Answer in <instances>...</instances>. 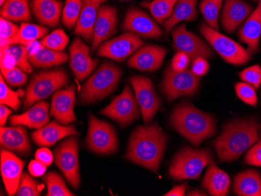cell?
Returning a JSON list of instances; mask_svg holds the SVG:
<instances>
[{
    "label": "cell",
    "mask_w": 261,
    "mask_h": 196,
    "mask_svg": "<svg viewBox=\"0 0 261 196\" xmlns=\"http://www.w3.org/2000/svg\"><path fill=\"white\" fill-rule=\"evenodd\" d=\"M168 137L156 124L139 126L130 135L126 158L152 172L159 171Z\"/></svg>",
    "instance_id": "6da1fadb"
},
{
    "label": "cell",
    "mask_w": 261,
    "mask_h": 196,
    "mask_svg": "<svg viewBox=\"0 0 261 196\" xmlns=\"http://www.w3.org/2000/svg\"><path fill=\"white\" fill-rule=\"evenodd\" d=\"M260 125L255 118L236 120L225 124L215 140V147L221 162H232L259 139Z\"/></svg>",
    "instance_id": "7a4b0ae2"
},
{
    "label": "cell",
    "mask_w": 261,
    "mask_h": 196,
    "mask_svg": "<svg viewBox=\"0 0 261 196\" xmlns=\"http://www.w3.org/2000/svg\"><path fill=\"white\" fill-rule=\"evenodd\" d=\"M170 121L173 128L194 146H199L216 133L215 118L189 103L177 106Z\"/></svg>",
    "instance_id": "3957f363"
},
{
    "label": "cell",
    "mask_w": 261,
    "mask_h": 196,
    "mask_svg": "<svg viewBox=\"0 0 261 196\" xmlns=\"http://www.w3.org/2000/svg\"><path fill=\"white\" fill-rule=\"evenodd\" d=\"M122 71L119 67L105 62L82 86L80 100L82 104H91L112 93L119 84Z\"/></svg>",
    "instance_id": "277c9868"
},
{
    "label": "cell",
    "mask_w": 261,
    "mask_h": 196,
    "mask_svg": "<svg viewBox=\"0 0 261 196\" xmlns=\"http://www.w3.org/2000/svg\"><path fill=\"white\" fill-rule=\"evenodd\" d=\"M214 160V156L208 149L184 148L173 159L169 175L177 181L198 179L203 169Z\"/></svg>",
    "instance_id": "5b68a950"
},
{
    "label": "cell",
    "mask_w": 261,
    "mask_h": 196,
    "mask_svg": "<svg viewBox=\"0 0 261 196\" xmlns=\"http://www.w3.org/2000/svg\"><path fill=\"white\" fill-rule=\"evenodd\" d=\"M69 75L64 69L40 71L35 74L26 91L23 109H28L36 102L42 101L62 89L69 82Z\"/></svg>",
    "instance_id": "8992f818"
},
{
    "label": "cell",
    "mask_w": 261,
    "mask_h": 196,
    "mask_svg": "<svg viewBox=\"0 0 261 196\" xmlns=\"http://www.w3.org/2000/svg\"><path fill=\"white\" fill-rule=\"evenodd\" d=\"M199 30L213 49L228 64L243 65L251 60V54L247 49L207 24H201Z\"/></svg>",
    "instance_id": "52a82bcc"
},
{
    "label": "cell",
    "mask_w": 261,
    "mask_h": 196,
    "mask_svg": "<svg viewBox=\"0 0 261 196\" xmlns=\"http://www.w3.org/2000/svg\"><path fill=\"white\" fill-rule=\"evenodd\" d=\"M86 146L92 153L110 155L117 151L119 142L112 125L90 114Z\"/></svg>",
    "instance_id": "ba28073f"
},
{
    "label": "cell",
    "mask_w": 261,
    "mask_h": 196,
    "mask_svg": "<svg viewBox=\"0 0 261 196\" xmlns=\"http://www.w3.org/2000/svg\"><path fill=\"white\" fill-rule=\"evenodd\" d=\"M199 77L192 72L191 70L175 71L168 67L164 74L161 90L169 101L181 96H192L199 89Z\"/></svg>",
    "instance_id": "9c48e42d"
},
{
    "label": "cell",
    "mask_w": 261,
    "mask_h": 196,
    "mask_svg": "<svg viewBox=\"0 0 261 196\" xmlns=\"http://www.w3.org/2000/svg\"><path fill=\"white\" fill-rule=\"evenodd\" d=\"M55 163L64 174L69 184L77 189L80 185V167L79 159V139L71 136L57 146Z\"/></svg>",
    "instance_id": "30bf717a"
},
{
    "label": "cell",
    "mask_w": 261,
    "mask_h": 196,
    "mask_svg": "<svg viewBox=\"0 0 261 196\" xmlns=\"http://www.w3.org/2000/svg\"><path fill=\"white\" fill-rule=\"evenodd\" d=\"M139 108V102L133 94V90L126 85L121 94L102 109L100 114L125 127L139 119L140 116Z\"/></svg>",
    "instance_id": "8fae6325"
},
{
    "label": "cell",
    "mask_w": 261,
    "mask_h": 196,
    "mask_svg": "<svg viewBox=\"0 0 261 196\" xmlns=\"http://www.w3.org/2000/svg\"><path fill=\"white\" fill-rule=\"evenodd\" d=\"M171 36L174 49L177 52L187 54L191 60L196 59L198 57L211 59L215 57V53L209 45L196 34L188 31L185 24L173 29Z\"/></svg>",
    "instance_id": "7c38bea8"
},
{
    "label": "cell",
    "mask_w": 261,
    "mask_h": 196,
    "mask_svg": "<svg viewBox=\"0 0 261 196\" xmlns=\"http://www.w3.org/2000/svg\"><path fill=\"white\" fill-rule=\"evenodd\" d=\"M130 82L134 89L144 123L150 122L161 107V99L156 95L152 80L142 75L130 77Z\"/></svg>",
    "instance_id": "4fadbf2b"
},
{
    "label": "cell",
    "mask_w": 261,
    "mask_h": 196,
    "mask_svg": "<svg viewBox=\"0 0 261 196\" xmlns=\"http://www.w3.org/2000/svg\"><path fill=\"white\" fill-rule=\"evenodd\" d=\"M143 45L144 42L140 39V36L132 32H126L99 45L96 54L121 62L133 55Z\"/></svg>",
    "instance_id": "5bb4252c"
},
{
    "label": "cell",
    "mask_w": 261,
    "mask_h": 196,
    "mask_svg": "<svg viewBox=\"0 0 261 196\" xmlns=\"http://www.w3.org/2000/svg\"><path fill=\"white\" fill-rule=\"evenodd\" d=\"M122 30L145 39H158L164 35L162 29L149 14L135 7L129 9L126 13Z\"/></svg>",
    "instance_id": "9a60e30c"
},
{
    "label": "cell",
    "mask_w": 261,
    "mask_h": 196,
    "mask_svg": "<svg viewBox=\"0 0 261 196\" xmlns=\"http://www.w3.org/2000/svg\"><path fill=\"white\" fill-rule=\"evenodd\" d=\"M70 67L77 80L89 77L97 67L99 61L90 55V48L80 38H76L70 45Z\"/></svg>",
    "instance_id": "2e32d148"
},
{
    "label": "cell",
    "mask_w": 261,
    "mask_h": 196,
    "mask_svg": "<svg viewBox=\"0 0 261 196\" xmlns=\"http://www.w3.org/2000/svg\"><path fill=\"white\" fill-rule=\"evenodd\" d=\"M75 104V86L74 85L64 90L54 93L51 103L50 114L57 122L67 125L77 121L74 114Z\"/></svg>",
    "instance_id": "e0dca14e"
},
{
    "label": "cell",
    "mask_w": 261,
    "mask_h": 196,
    "mask_svg": "<svg viewBox=\"0 0 261 196\" xmlns=\"http://www.w3.org/2000/svg\"><path fill=\"white\" fill-rule=\"evenodd\" d=\"M166 54L167 49L160 45H143L129 58L127 66L139 71L153 72L162 66Z\"/></svg>",
    "instance_id": "ac0fdd59"
},
{
    "label": "cell",
    "mask_w": 261,
    "mask_h": 196,
    "mask_svg": "<svg viewBox=\"0 0 261 196\" xmlns=\"http://www.w3.org/2000/svg\"><path fill=\"white\" fill-rule=\"evenodd\" d=\"M117 9L112 6L101 5L94 27L92 51L96 50L102 42L114 36L117 32Z\"/></svg>",
    "instance_id": "d6986e66"
},
{
    "label": "cell",
    "mask_w": 261,
    "mask_h": 196,
    "mask_svg": "<svg viewBox=\"0 0 261 196\" xmlns=\"http://www.w3.org/2000/svg\"><path fill=\"white\" fill-rule=\"evenodd\" d=\"M24 162L7 149L1 151V174L9 195L17 194Z\"/></svg>",
    "instance_id": "ffe728a7"
},
{
    "label": "cell",
    "mask_w": 261,
    "mask_h": 196,
    "mask_svg": "<svg viewBox=\"0 0 261 196\" xmlns=\"http://www.w3.org/2000/svg\"><path fill=\"white\" fill-rule=\"evenodd\" d=\"M253 7L243 0H225L221 15L223 29L232 34L245 20L250 17Z\"/></svg>",
    "instance_id": "44dd1931"
},
{
    "label": "cell",
    "mask_w": 261,
    "mask_h": 196,
    "mask_svg": "<svg viewBox=\"0 0 261 196\" xmlns=\"http://www.w3.org/2000/svg\"><path fill=\"white\" fill-rule=\"evenodd\" d=\"M108 0H83L82 12L74 29V35L82 36L88 42H92L94 27L97 18L99 7Z\"/></svg>",
    "instance_id": "7402d4cb"
},
{
    "label": "cell",
    "mask_w": 261,
    "mask_h": 196,
    "mask_svg": "<svg viewBox=\"0 0 261 196\" xmlns=\"http://www.w3.org/2000/svg\"><path fill=\"white\" fill-rule=\"evenodd\" d=\"M0 144L2 147L20 155H28L31 152V144L27 130L23 125L0 128Z\"/></svg>",
    "instance_id": "603a6c76"
},
{
    "label": "cell",
    "mask_w": 261,
    "mask_h": 196,
    "mask_svg": "<svg viewBox=\"0 0 261 196\" xmlns=\"http://www.w3.org/2000/svg\"><path fill=\"white\" fill-rule=\"evenodd\" d=\"M75 126H66L58 124L56 121L47 124L42 128L34 131L32 134L34 143L38 146H53L59 140L70 135H77Z\"/></svg>",
    "instance_id": "cb8c5ba5"
},
{
    "label": "cell",
    "mask_w": 261,
    "mask_h": 196,
    "mask_svg": "<svg viewBox=\"0 0 261 196\" xmlns=\"http://www.w3.org/2000/svg\"><path fill=\"white\" fill-rule=\"evenodd\" d=\"M49 103L45 101L36 102L27 112L20 115H14L10 119L13 126H27L29 128L39 129L49 124Z\"/></svg>",
    "instance_id": "d4e9b609"
},
{
    "label": "cell",
    "mask_w": 261,
    "mask_h": 196,
    "mask_svg": "<svg viewBox=\"0 0 261 196\" xmlns=\"http://www.w3.org/2000/svg\"><path fill=\"white\" fill-rule=\"evenodd\" d=\"M32 13L38 21L44 25L57 27L60 24L63 3L58 0H32Z\"/></svg>",
    "instance_id": "484cf974"
},
{
    "label": "cell",
    "mask_w": 261,
    "mask_h": 196,
    "mask_svg": "<svg viewBox=\"0 0 261 196\" xmlns=\"http://www.w3.org/2000/svg\"><path fill=\"white\" fill-rule=\"evenodd\" d=\"M40 44L35 42L33 48L29 50V61L32 67L49 68L62 65L68 61L69 57L66 52L48 49Z\"/></svg>",
    "instance_id": "4316f807"
},
{
    "label": "cell",
    "mask_w": 261,
    "mask_h": 196,
    "mask_svg": "<svg viewBox=\"0 0 261 196\" xmlns=\"http://www.w3.org/2000/svg\"><path fill=\"white\" fill-rule=\"evenodd\" d=\"M238 36L240 40L247 45V51L250 54L259 50L261 36V6L259 4L245 21L239 31Z\"/></svg>",
    "instance_id": "83f0119b"
},
{
    "label": "cell",
    "mask_w": 261,
    "mask_h": 196,
    "mask_svg": "<svg viewBox=\"0 0 261 196\" xmlns=\"http://www.w3.org/2000/svg\"><path fill=\"white\" fill-rule=\"evenodd\" d=\"M229 177L215 163L210 164L202 181V187L213 196H226L229 192Z\"/></svg>",
    "instance_id": "f1b7e54d"
},
{
    "label": "cell",
    "mask_w": 261,
    "mask_h": 196,
    "mask_svg": "<svg viewBox=\"0 0 261 196\" xmlns=\"http://www.w3.org/2000/svg\"><path fill=\"white\" fill-rule=\"evenodd\" d=\"M233 191L240 196H261V175L253 169L240 173L234 177Z\"/></svg>",
    "instance_id": "f546056e"
},
{
    "label": "cell",
    "mask_w": 261,
    "mask_h": 196,
    "mask_svg": "<svg viewBox=\"0 0 261 196\" xmlns=\"http://www.w3.org/2000/svg\"><path fill=\"white\" fill-rule=\"evenodd\" d=\"M197 4L198 0H178L174 7L172 15L164 23L166 34L170 33L181 22L196 20L198 15L196 10Z\"/></svg>",
    "instance_id": "4dcf8cb0"
},
{
    "label": "cell",
    "mask_w": 261,
    "mask_h": 196,
    "mask_svg": "<svg viewBox=\"0 0 261 196\" xmlns=\"http://www.w3.org/2000/svg\"><path fill=\"white\" fill-rule=\"evenodd\" d=\"M1 17L10 21L28 22L32 19L29 0H7L1 6Z\"/></svg>",
    "instance_id": "1f68e13d"
},
{
    "label": "cell",
    "mask_w": 261,
    "mask_h": 196,
    "mask_svg": "<svg viewBox=\"0 0 261 196\" xmlns=\"http://www.w3.org/2000/svg\"><path fill=\"white\" fill-rule=\"evenodd\" d=\"M49 30L44 26L37 24L22 23L18 34L11 39L7 46L10 45H23L28 47L32 46L38 39H42L46 36Z\"/></svg>",
    "instance_id": "d6a6232c"
},
{
    "label": "cell",
    "mask_w": 261,
    "mask_h": 196,
    "mask_svg": "<svg viewBox=\"0 0 261 196\" xmlns=\"http://www.w3.org/2000/svg\"><path fill=\"white\" fill-rule=\"evenodd\" d=\"M0 55H8L13 60L16 67L25 73H32L33 67L29 61V49L26 45H10L1 48Z\"/></svg>",
    "instance_id": "836d02e7"
},
{
    "label": "cell",
    "mask_w": 261,
    "mask_h": 196,
    "mask_svg": "<svg viewBox=\"0 0 261 196\" xmlns=\"http://www.w3.org/2000/svg\"><path fill=\"white\" fill-rule=\"evenodd\" d=\"M178 0H153L152 2H142V7H147L152 17L159 24H164L174 11V7Z\"/></svg>",
    "instance_id": "e575fe53"
},
{
    "label": "cell",
    "mask_w": 261,
    "mask_h": 196,
    "mask_svg": "<svg viewBox=\"0 0 261 196\" xmlns=\"http://www.w3.org/2000/svg\"><path fill=\"white\" fill-rule=\"evenodd\" d=\"M223 0H201L199 10L208 26L219 31L218 19L222 7Z\"/></svg>",
    "instance_id": "d590c367"
},
{
    "label": "cell",
    "mask_w": 261,
    "mask_h": 196,
    "mask_svg": "<svg viewBox=\"0 0 261 196\" xmlns=\"http://www.w3.org/2000/svg\"><path fill=\"white\" fill-rule=\"evenodd\" d=\"M44 182L47 186V196H73L74 195L67 188L62 177L57 173L51 171L45 175Z\"/></svg>",
    "instance_id": "8d00e7d4"
},
{
    "label": "cell",
    "mask_w": 261,
    "mask_h": 196,
    "mask_svg": "<svg viewBox=\"0 0 261 196\" xmlns=\"http://www.w3.org/2000/svg\"><path fill=\"white\" fill-rule=\"evenodd\" d=\"M83 0H65V5L62 11V23L68 29H74L77 25Z\"/></svg>",
    "instance_id": "74e56055"
},
{
    "label": "cell",
    "mask_w": 261,
    "mask_h": 196,
    "mask_svg": "<svg viewBox=\"0 0 261 196\" xmlns=\"http://www.w3.org/2000/svg\"><path fill=\"white\" fill-rule=\"evenodd\" d=\"M69 38L63 29H57L44 37L40 43L48 49L55 51H63L67 46Z\"/></svg>",
    "instance_id": "f35d334b"
},
{
    "label": "cell",
    "mask_w": 261,
    "mask_h": 196,
    "mask_svg": "<svg viewBox=\"0 0 261 196\" xmlns=\"http://www.w3.org/2000/svg\"><path fill=\"white\" fill-rule=\"evenodd\" d=\"M41 194L40 185L37 181L32 178L27 173L22 174L20 184L17 190V196H39Z\"/></svg>",
    "instance_id": "ab89813d"
},
{
    "label": "cell",
    "mask_w": 261,
    "mask_h": 196,
    "mask_svg": "<svg viewBox=\"0 0 261 196\" xmlns=\"http://www.w3.org/2000/svg\"><path fill=\"white\" fill-rule=\"evenodd\" d=\"M4 78V77L1 75V77H0V89H1L0 102H1V104L10 106L12 109L17 111L21 104V102L18 97V93L11 90L5 82Z\"/></svg>",
    "instance_id": "60d3db41"
},
{
    "label": "cell",
    "mask_w": 261,
    "mask_h": 196,
    "mask_svg": "<svg viewBox=\"0 0 261 196\" xmlns=\"http://www.w3.org/2000/svg\"><path fill=\"white\" fill-rule=\"evenodd\" d=\"M1 75L12 86H21L28 80L27 74L19 67H6L1 66Z\"/></svg>",
    "instance_id": "b9f144b4"
},
{
    "label": "cell",
    "mask_w": 261,
    "mask_h": 196,
    "mask_svg": "<svg viewBox=\"0 0 261 196\" xmlns=\"http://www.w3.org/2000/svg\"><path fill=\"white\" fill-rule=\"evenodd\" d=\"M236 94L246 104L256 106L257 105V96L255 88L246 82H239L234 86Z\"/></svg>",
    "instance_id": "7bdbcfd3"
},
{
    "label": "cell",
    "mask_w": 261,
    "mask_h": 196,
    "mask_svg": "<svg viewBox=\"0 0 261 196\" xmlns=\"http://www.w3.org/2000/svg\"><path fill=\"white\" fill-rule=\"evenodd\" d=\"M0 25H1V34H0L1 48L6 47L8 42L17 36L20 27L14 23H12V21L3 17H1L0 20Z\"/></svg>",
    "instance_id": "ee69618b"
},
{
    "label": "cell",
    "mask_w": 261,
    "mask_h": 196,
    "mask_svg": "<svg viewBox=\"0 0 261 196\" xmlns=\"http://www.w3.org/2000/svg\"><path fill=\"white\" fill-rule=\"evenodd\" d=\"M243 81L251 85L255 89H259L261 85V67L259 65L252 66L240 73Z\"/></svg>",
    "instance_id": "f6af8a7d"
},
{
    "label": "cell",
    "mask_w": 261,
    "mask_h": 196,
    "mask_svg": "<svg viewBox=\"0 0 261 196\" xmlns=\"http://www.w3.org/2000/svg\"><path fill=\"white\" fill-rule=\"evenodd\" d=\"M245 162L246 164L261 166V137H259L257 143L246 153Z\"/></svg>",
    "instance_id": "bcb514c9"
},
{
    "label": "cell",
    "mask_w": 261,
    "mask_h": 196,
    "mask_svg": "<svg viewBox=\"0 0 261 196\" xmlns=\"http://www.w3.org/2000/svg\"><path fill=\"white\" fill-rule=\"evenodd\" d=\"M190 57L182 52H177L171 60V67L175 71H186L190 64Z\"/></svg>",
    "instance_id": "7dc6e473"
},
{
    "label": "cell",
    "mask_w": 261,
    "mask_h": 196,
    "mask_svg": "<svg viewBox=\"0 0 261 196\" xmlns=\"http://www.w3.org/2000/svg\"><path fill=\"white\" fill-rule=\"evenodd\" d=\"M208 70H209V64L206 59L203 57H198L196 59L193 60L191 67V71L193 74L199 77H203L208 72Z\"/></svg>",
    "instance_id": "c3c4849f"
},
{
    "label": "cell",
    "mask_w": 261,
    "mask_h": 196,
    "mask_svg": "<svg viewBox=\"0 0 261 196\" xmlns=\"http://www.w3.org/2000/svg\"><path fill=\"white\" fill-rule=\"evenodd\" d=\"M35 159L40 161L41 163H43L45 166H49L52 164L54 161V156L49 149L42 148L35 153Z\"/></svg>",
    "instance_id": "681fc988"
},
{
    "label": "cell",
    "mask_w": 261,
    "mask_h": 196,
    "mask_svg": "<svg viewBox=\"0 0 261 196\" xmlns=\"http://www.w3.org/2000/svg\"><path fill=\"white\" fill-rule=\"evenodd\" d=\"M46 166L43 163H41L40 161L35 159V160H32L29 164V172L33 177L43 176L45 171H46Z\"/></svg>",
    "instance_id": "f907efd6"
},
{
    "label": "cell",
    "mask_w": 261,
    "mask_h": 196,
    "mask_svg": "<svg viewBox=\"0 0 261 196\" xmlns=\"http://www.w3.org/2000/svg\"><path fill=\"white\" fill-rule=\"evenodd\" d=\"M186 188H187V184H180L174 186L171 191L166 193L165 196H183L186 194Z\"/></svg>",
    "instance_id": "816d5d0a"
},
{
    "label": "cell",
    "mask_w": 261,
    "mask_h": 196,
    "mask_svg": "<svg viewBox=\"0 0 261 196\" xmlns=\"http://www.w3.org/2000/svg\"><path fill=\"white\" fill-rule=\"evenodd\" d=\"M10 114H12L11 109L7 107L6 105L1 104L0 106V125H5L7 118Z\"/></svg>",
    "instance_id": "f5cc1de1"
},
{
    "label": "cell",
    "mask_w": 261,
    "mask_h": 196,
    "mask_svg": "<svg viewBox=\"0 0 261 196\" xmlns=\"http://www.w3.org/2000/svg\"><path fill=\"white\" fill-rule=\"evenodd\" d=\"M187 195L189 196H206V193L204 192V191H202V190L194 189L191 190V191H189V192L187 193Z\"/></svg>",
    "instance_id": "db71d44e"
},
{
    "label": "cell",
    "mask_w": 261,
    "mask_h": 196,
    "mask_svg": "<svg viewBox=\"0 0 261 196\" xmlns=\"http://www.w3.org/2000/svg\"><path fill=\"white\" fill-rule=\"evenodd\" d=\"M6 1H7V0H0V4H1V6H2Z\"/></svg>",
    "instance_id": "11a10c76"
},
{
    "label": "cell",
    "mask_w": 261,
    "mask_h": 196,
    "mask_svg": "<svg viewBox=\"0 0 261 196\" xmlns=\"http://www.w3.org/2000/svg\"><path fill=\"white\" fill-rule=\"evenodd\" d=\"M259 4L261 6V0H259Z\"/></svg>",
    "instance_id": "9f6ffc18"
},
{
    "label": "cell",
    "mask_w": 261,
    "mask_h": 196,
    "mask_svg": "<svg viewBox=\"0 0 261 196\" xmlns=\"http://www.w3.org/2000/svg\"><path fill=\"white\" fill-rule=\"evenodd\" d=\"M121 1H128V0H121Z\"/></svg>",
    "instance_id": "6f0895ef"
},
{
    "label": "cell",
    "mask_w": 261,
    "mask_h": 196,
    "mask_svg": "<svg viewBox=\"0 0 261 196\" xmlns=\"http://www.w3.org/2000/svg\"><path fill=\"white\" fill-rule=\"evenodd\" d=\"M252 1H255V2H256V1H257V0H252Z\"/></svg>",
    "instance_id": "680465c9"
},
{
    "label": "cell",
    "mask_w": 261,
    "mask_h": 196,
    "mask_svg": "<svg viewBox=\"0 0 261 196\" xmlns=\"http://www.w3.org/2000/svg\"></svg>",
    "instance_id": "91938a15"
}]
</instances>
